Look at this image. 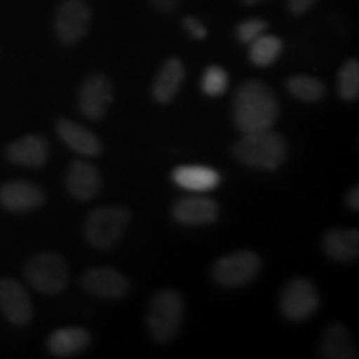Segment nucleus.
Here are the masks:
<instances>
[{"mask_svg":"<svg viewBox=\"0 0 359 359\" xmlns=\"http://www.w3.org/2000/svg\"><path fill=\"white\" fill-rule=\"evenodd\" d=\"M24 276L27 283L47 296L60 294L69 285V264L62 255L40 253L35 255L24 264Z\"/></svg>","mask_w":359,"mask_h":359,"instance_id":"nucleus-5","label":"nucleus"},{"mask_svg":"<svg viewBox=\"0 0 359 359\" xmlns=\"http://www.w3.org/2000/svg\"><path fill=\"white\" fill-rule=\"evenodd\" d=\"M250 60L257 67H269L278 60L283 52L281 39L275 35H259L250 43Z\"/></svg>","mask_w":359,"mask_h":359,"instance_id":"nucleus-23","label":"nucleus"},{"mask_svg":"<svg viewBox=\"0 0 359 359\" xmlns=\"http://www.w3.org/2000/svg\"><path fill=\"white\" fill-rule=\"evenodd\" d=\"M172 178L180 188L188 191H210L222 183L217 170L203 165H182L173 170Z\"/></svg>","mask_w":359,"mask_h":359,"instance_id":"nucleus-20","label":"nucleus"},{"mask_svg":"<svg viewBox=\"0 0 359 359\" xmlns=\"http://www.w3.org/2000/svg\"><path fill=\"white\" fill-rule=\"evenodd\" d=\"M280 116V103L262 80H246L238 87L233 100V122L241 133L271 128Z\"/></svg>","mask_w":359,"mask_h":359,"instance_id":"nucleus-1","label":"nucleus"},{"mask_svg":"<svg viewBox=\"0 0 359 359\" xmlns=\"http://www.w3.org/2000/svg\"><path fill=\"white\" fill-rule=\"evenodd\" d=\"M228 85H230V77L228 72L219 65H212L203 72L201 77V90L205 95L208 97H219L226 92Z\"/></svg>","mask_w":359,"mask_h":359,"instance_id":"nucleus-25","label":"nucleus"},{"mask_svg":"<svg viewBox=\"0 0 359 359\" xmlns=\"http://www.w3.org/2000/svg\"><path fill=\"white\" fill-rule=\"evenodd\" d=\"M231 154L245 167L275 172L288 158V143L281 133L268 128L243 133V137L233 145Z\"/></svg>","mask_w":359,"mask_h":359,"instance_id":"nucleus-2","label":"nucleus"},{"mask_svg":"<svg viewBox=\"0 0 359 359\" xmlns=\"http://www.w3.org/2000/svg\"><path fill=\"white\" fill-rule=\"evenodd\" d=\"M183 311H185V303L178 291L170 288L158 291L151 298L147 316L151 338L156 343H170L182 326Z\"/></svg>","mask_w":359,"mask_h":359,"instance_id":"nucleus-4","label":"nucleus"},{"mask_svg":"<svg viewBox=\"0 0 359 359\" xmlns=\"http://www.w3.org/2000/svg\"><path fill=\"white\" fill-rule=\"evenodd\" d=\"M67 191L75 200L90 201L102 190V175L95 165L83 160H75L69 165L65 173Z\"/></svg>","mask_w":359,"mask_h":359,"instance_id":"nucleus-14","label":"nucleus"},{"mask_svg":"<svg viewBox=\"0 0 359 359\" xmlns=\"http://www.w3.org/2000/svg\"><path fill=\"white\" fill-rule=\"evenodd\" d=\"M183 27H185L187 32L196 40H203V39H206V35H208V30L205 29V25L201 24L196 17L187 15L185 19H183Z\"/></svg>","mask_w":359,"mask_h":359,"instance_id":"nucleus-27","label":"nucleus"},{"mask_svg":"<svg viewBox=\"0 0 359 359\" xmlns=\"http://www.w3.org/2000/svg\"><path fill=\"white\" fill-rule=\"evenodd\" d=\"M92 343V334L80 326L58 327L47 339V349L55 358H70Z\"/></svg>","mask_w":359,"mask_h":359,"instance_id":"nucleus-17","label":"nucleus"},{"mask_svg":"<svg viewBox=\"0 0 359 359\" xmlns=\"http://www.w3.org/2000/svg\"><path fill=\"white\" fill-rule=\"evenodd\" d=\"M0 311L15 326L30 325L34 318L32 299L24 286L13 278L0 280Z\"/></svg>","mask_w":359,"mask_h":359,"instance_id":"nucleus-11","label":"nucleus"},{"mask_svg":"<svg viewBox=\"0 0 359 359\" xmlns=\"http://www.w3.org/2000/svg\"><path fill=\"white\" fill-rule=\"evenodd\" d=\"M286 87L294 98L306 103H316L326 95V85L311 75H293L286 82Z\"/></svg>","mask_w":359,"mask_h":359,"instance_id":"nucleus-22","label":"nucleus"},{"mask_svg":"<svg viewBox=\"0 0 359 359\" xmlns=\"http://www.w3.org/2000/svg\"><path fill=\"white\" fill-rule=\"evenodd\" d=\"M185 65L180 58H168L161 69L156 74V79L151 87V95L161 105H167V103L173 102V98L177 97L180 87H182L183 80H185Z\"/></svg>","mask_w":359,"mask_h":359,"instance_id":"nucleus-19","label":"nucleus"},{"mask_svg":"<svg viewBox=\"0 0 359 359\" xmlns=\"http://www.w3.org/2000/svg\"><path fill=\"white\" fill-rule=\"evenodd\" d=\"M318 356L326 359H353L356 358L351 336L346 326L341 323H333L323 334V339L318 348Z\"/></svg>","mask_w":359,"mask_h":359,"instance_id":"nucleus-21","label":"nucleus"},{"mask_svg":"<svg viewBox=\"0 0 359 359\" xmlns=\"http://www.w3.org/2000/svg\"><path fill=\"white\" fill-rule=\"evenodd\" d=\"M262 271V258L251 250H240L217 259L212 276L223 288L246 286Z\"/></svg>","mask_w":359,"mask_h":359,"instance_id":"nucleus-6","label":"nucleus"},{"mask_svg":"<svg viewBox=\"0 0 359 359\" xmlns=\"http://www.w3.org/2000/svg\"><path fill=\"white\" fill-rule=\"evenodd\" d=\"M338 93L343 100L354 102L359 97V62L348 58L338 72Z\"/></svg>","mask_w":359,"mask_h":359,"instance_id":"nucleus-24","label":"nucleus"},{"mask_svg":"<svg viewBox=\"0 0 359 359\" xmlns=\"http://www.w3.org/2000/svg\"><path fill=\"white\" fill-rule=\"evenodd\" d=\"M268 30V22L262 19L243 20L236 29V37L241 43H251Z\"/></svg>","mask_w":359,"mask_h":359,"instance_id":"nucleus-26","label":"nucleus"},{"mask_svg":"<svg viewBox=\"0 0 359 359\" xmlns=\"http://www.w3.org/2000/svg\"><path fill=\"white\" fill-rule=\"evenodd\" d=\"M316 4V0H286V7L291 15L302 17L304 13H308Z\"/></svg>","mask_w":359,"mask_h":359,"instance_id":"nucleus-28","label":"nucleus"},{"mask_svg":"<svg viewBox=\"0 0 359 359\" xmlns=\"http://www.w3.org/2000/svg\"><path fill=\"white\" fill-rule=\"evenodd\" d=\"M323 248L331 259L339 263H353L359 255V233L349 228L327 230L323 236Z\"/></svg>","mask_w":359,"mask_h":359,"instance_id":"nucleus-18","label":"nucleus"},{"mask_svg":"<svg viewBox=\"0 0 359 359\" xmlns=\"http://www.w3.org/2000/svg\"><path fill=\"white\" fill-rule=\"evenodd\" d=\"M130 223V212L123 206H100L85 218V240L92 248L107 251L118 243Z\"/></svg>","mask_w":359,"mask_h":359,"instance_id":"nucleus-3","label":"nucleus"},{"mask_svg":"<svg viewBox=\"0 0 359 359\" xmlns=\"http://www.w3.org/2000/svg\"><path fill=\"white\" fill-rule=\"evenodd\" d=\"M82 288L88 294L103 299H122L128 293V280L110 266L88 268L82 275Z\"/></svg>","mask_w":359,"mask_h":359,"instance_id":"nucleus-12","label":"nucleus"},{"mask_svg":"<svg viewBox=\"0 0 359 359\" xmlns=\"http://www.w3.org/2000/svg\"><path fill=\"white\" fill-rule=\"evenodd\" d=\"M183 0H150L151 7L160 13H172L182 6Z\"/></svg>","mask_w":359,"mask_h":359,"instance_id":"nucleus-29","label":"nucleus"},{"mask_svg":"<svg viewBox=\"0 0 359 359\" xmlns=\"http://www.w3.org/2000/svg\"><path fill=\"white\" fill-rule=\"evenodd\" d=\"M92 8L85 0H62L55 12L53 30L60 43L74 45L88 34Z\"/></svg>","mask_w":359,"mask_h":359,"instance_id":"nucleus-7","label":"nucleus"},{"mask_svg":"<svg viewBox=\"0 0 359 359\" xmlns=\"http://www.w3.org/2000/svg\"><path fill=\"white\" fill-rule=\"evenodd\" d=\"M48 142L40 135L30 133L17 138L6 148V156L11 163L27 168H42L48 160Z\"/></svg>","mask_w":359,"mask_h":359,"instance_id":"nucleus-15","label":"nucleus"},{"mask_svg":"<svg viewBox=\"0 0 359 359\" xmlns=\"http://www.w3.org/2000/svg\"><path fill=\"white\" fill-rule=\"evenodd\" d=\"M55 128L60 140L77 154L85 156H97L102 154V143L97 135L82 125L72 122L69 118H60L57 120Z\"/></svg>","mask_w":359,"mask_h":359,"instance_id":"nucleus-16","label":"nucleus"},{"mask_svg":"<svg viewBox=\"0 0 359 359\" xmlns=\"http://www.w3.org/2000/svg\"><path fill=\"white\" fill-rule=\"evenodd\" d=\"M320 308V294L316 286L306 278H294L283 290L280 309L290 321H304Z\"/></svg>","mask_w":359,"mask_h":359,"instance_id":"nucleus-8","label":"nucleus"},{"mask_svg":"<svg viewBox=\"0 0 359 359\" xmlns=\"http://www.w3.org/2000/svg\"><path fill=\"white\" fill-rule=\"evenodd\" d=\"M346 205H348L349 210H353V212H358V210H359V188H358V185L353 187L351 191L348 193Z\"/></svg>","mask_w":359,"mask_h":359,"instance_id":"nucleus-30","label":"nucleus"},{"mask_svg":"<svg viewBox=\"0 0 359 359\" xmlns=\"http://www.w3.org/2000/svg\"><path fill=\"white\" fill-rule=\"evenodd\" d=\"M241 2H243L245 6H258V4L269 2V0H241Z\"/></svg>","mask_w":359,"mask_h":359,"instance_id":"nucleus-31","label":"nucleus"},{"mask_svg":"<svg viewBox=\"0 0 359 359\" xmlns=\"http://www.w3.org/2000/svg\"><path fill=\"white\" fill-rule=\"evenodd\" d=\"M43 188L29 180H11L0 187V205L12 213H29L45 203Z\"/></svg>","mask_w":359,"mask_h":359,"instance_id":"nucleus-10","label":"nucleus"},{"mask_svg":"<svg viewBox=\"0 0 359 359\" xmlns=\"http://www.w3.org/2000/svg\"><path fill=\"white\" fill-rule=\"evenodd\" d=\"M111 100H114V88L105 74L95 72L80 85L79 109L92 122H98L105 116Z\"/></svg>","mask_w":359,"mask_h":359,"instance_id":"nucleus-9","label":"nucleus"},{"mask_svg":"<svg viewBox=\"0 0 359 359\" xmlns=\"http://www.w3.org/2000/svg\"><path fill=\"white\" fill-rule=\"evenodd\" d=\"M173 218L185 226H205L219 217V206L210 196H183L172 208Z\"/></svg>","mask_w":359,"mask_h":359,"instance_id":"nucleus-13","label":"nucleus"}]
</instances>
